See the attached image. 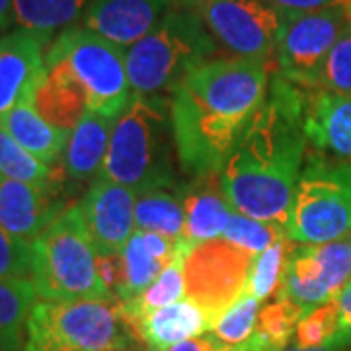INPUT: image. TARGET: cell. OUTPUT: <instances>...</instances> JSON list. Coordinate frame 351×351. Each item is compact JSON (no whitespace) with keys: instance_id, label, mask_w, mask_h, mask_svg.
I'll list each match as a JSON object with an SVG mask.
<instances>
[{"instance_id":"cell-33","label":"cell","mask_w":351,"mask_h":351,"mask_svg":"<svg viewBox=\"0 0 351 351\" xmlns=\"http://www.w3.org/2000/svg\"><path fill=\"white\" fill-rule=\"evenodd\" d=\"M311 92L351 94V27L336 41L320 64Z\"/></svg>"},{"instance_id":"cell-41","label":"cell","mask_w":351,"mask_h":351,"mask_svg":"<svg viewBox=\"0 0 351 351\" xmlns=\"http://www.w3.org/2000/svg\"><path fill=\"white\" fill-rule=\"evenodd\" d=\"M14 24V0H0V32Z\"/></svg>"},{"instance_id":"cell-6","label":"cell","mask_w":351,"mask_h":351,"mask_svg":"<svg viewBox=\"0 0 351 351\" xmlns=\"http://www.w3.org/2000/svg\"><path fill=\"white\" fill-rule=\"evenodd\" d=\"M131 341L137 339L119 301H39L22 351H110Z\"/></svg>"},{"instance_id":"cell-13","label":"cell","mask_w":351,"mask_h":351,"mask_svg":"<svg viewBox=\"0 0 351 351\" xmlns=\"http://www.w3.org/2000/svg\"><path fill=\"white\" fill-rule=\"evenodd\" d=\"M135 201L137 191L106 178H96L88 189L80 209L88 234L98 254H121L135 234Z\"/></svg>"},{"instance_id":"cell-29","label":"cell","mask_w":351,"mask_h":351,"mask_svg":"<svg viewBox=\"0 0 351 351\" xmlns=\"http://www.w3.org/2000/svg\"><path fill=\"white\" fill-rule=\"evenodd\" d=\"M0 176L32 186H55L49 164L25 151L4 127H0Z\"/></svg>"},{"instance_id":"cell-12","label":"cell","mask_w":351,"mask_h":351,"mask_svg":"<svg viewBox=\"0 0 351 351\" xmlns=\"http://www.w3.org/2000/svg\"><path fill=\"white\" fill-rule=\"evenodd\" d=\"M351 281V246L346 239L297 246L276 297L299 304L304 314L334 301Z\"/></svg>"},{"instance_id":"cell-18","label":"cell","mask_w":351,"mask_h":351,"mask_svg":"<svg viewBox=\"0 0 351 351\" xmlns=\"http://www.w3.org/2000/svg\"><path fill=\"white\" fill-rule=\"evenodd\" d=\"M304 133L320 152L351 162V94L306 90Z\"/></svg>"},{"instance_id":"cell-21","label":"cell","mask_w":351,"mask_h":351,"mask_svg":"<svg viewBox=\"0 0 351 351\" xmlns=\"http://www.w3.org/2000/svg\"><path fill=\"white\" fill-rule=\"evenodd\" d=\"M115 119L100 113L86 112L78 125L71 131V137L63 152V170L69 178L88 180L100 174L101 164L110 147V137Z\"/></svg>"},{"instance_id":"cell-20","label":"cell","mask_w":351,"mask_h":351,"mask_svg":"<svg viewBox=\"0 0 351 351\" xmlns=\"http://www.w3.org/2000/svg\"><path fill=\"white\" fill-rule=\"evenodd\" d=\"M182 201L186 209L184 240L189 248L199 242L221 239L225 234L234 209L226 199L219 172L197 176V180L193 182V186H189Z\"/></svg>"},{"instance_id":"cell-28","label":"cell","mask_w":351,"mask_h":351,"mask_svg":"<svg viewBox=\"0 0 351 351\" xmlns=\"http://www.w3.org/2000/svg\"><path fill=\"white\" fill-rule=\"evenodd\" d=\"M299 242L291 240L289 237L279 239L269 246L267 250L258 254L252 263L248 283H246V295H252L254 299L263 301L269 297H276L277 289L281 287L285 269H287L289 258L293 256V252L297 248Z\"/></svg>"},{"instance_id":"cell-42","label":"cell","mask_w":351,"mask_h":351,"mask_svg":"<svg viewBox=\"0 0 351 351\" xmlns=\"http://www.w3.org/2000/svg\"><path fill=\"white\" fill-rule=\"evenodd\" d=\"M205 0H168L170 6H174V10H199L201 4Z\"/></svg>"},{"instance_id":"cell-23","label":"cell","mask_w":351,"mask_h":351,"mask_svg":"<svg viewBox=\"0 0 351 351\" xmlns=\"http://www.w3.org/2000/svg\"><path fill=\"white\" fill-rule=\"evenodd\" d=\"M34 108L55 127L73 131L88 112L84 92L59 66H47L45 80L34 96Z\"/></svg>"},{"instance_id":"cell-17","label":"cell","mask_w":351,"mask_h":351,"mask_svg":"<svg viewBox=\"0 0 351 351\" xmlns=\"http://www.w3.org/2000/svg\"><path fill=\"white\" fill-rule=\"evenodd\" d=\"M215 318L191 299L168 304L131 322L133 338L147 351H166L211 332Z\"/></svg>"},{"instance_id":"cell-36","label":"cell","mask_w":351,"mask_h":351,"mask_svg":"<svg viewBox=\"0 0 351 351\" xmlns=\"http://www.w3.org/2000/svg\"><path fill=\"white\" fill-rule=\"evenodd\" d=\"M267 6H271L279 14L287 16H297V14L314 12V10H322L328 6H334L341 0H262Z\"/></svg>"},{"instance_id":"cell-19","label":"cell","mask_w":351,"mask_h":351,"mask_svg":"<svg viewBox=\"0 0 351 351\" xmlns=\"http://www.w3.org/2000/svg\"><path fill=\"white\" fill-rule=\"evenodd\" d=\"M184 244V239H170L156 232L135 230V234L121 250L123 283L115 299L125 302L151 287L164 269L178 258Z\"/></svg>"},{"instance_id":"cell-26","label":"cell","mask_w":351,"mask_h":351,"mask_svg":"<svg viewBox=\"0 0 351 351\" xmlns=\"http://www.w3.org/2000/svg\"><path fill=\"white\" fill-rule=\"evenodd\" d=\"M137 230L156 232L170 239H184L186 209L184 201L166 189H151L137 193L135 201Z\"/></svg>"},{"instance_id":"cell-4","label":"cell","mask_w":351,"mask_h":351,"mask_svg":"<svg viewBox=\"0 0 351 351\" xmlns=\"http://www.w3.org/2000/svg\"><path fill=\"white\" fill-rule=\"evenodd\" d=\"M32 283L43 301H115L98 271V252L80 203L32 242Z\"/></svg>"},{"instance_id":"cell-15","label":"cell","mask_w":351,"mask_h":351,"mask_svg":"<svg viewBox=\"0 0 351 351\" xmlns=\"http://www.w3.org/2000/svg\"><path fill=\"white\" fill-rule=\"evenodd\" d=\"M64 209L57 186H32L0 176V226L14 237L34 242Z\"/></svg>"},{"instance_id":"cell-9","label":"cell","mask_w":351,"mask_h":351,"mask_svg":"<svg viewBox=\"0 0 351 351\" xmlns=\"http://www.w3.org/2000/svg\"><path fill=\"white\" fill-rule=\"evenodd\" d=\"M350 27L351 0L314 12L287 16L276 51L277 75L302 90H311L320 64Z\"/></svg>"},{"instance_id":"cell-24","label":"cell","mask_w":351,"mask_h":351,"mask_svg":"<svg viewBox=\"0 0 351 351\" xmlns=\"http://www.w3.org/2000/svg\"><path fill=\"white\" fill-rule=\"evenodd\" d=\"M88 0H14V24L20 29L49 38L63 27H73L86 12Z\"/></svg>"},{"instance_id":"cell-39","label":"cell","mask_w":351,"mask_h":351,"mask_svg":"<svg viewBox=\"0 0 351 351\" xmlns=\"http://www.w3.org/2000/svg\"><path fill=\"white\" fill-rule=\"evenodd\" d=\"M283 351H351V336L346 332H338V336L332 339L326 346H320V348H299L297 343L295 346H289Z\"/></svg>"},{"instance_id":"cell-5","label":"cell","mask_w":351,"mask_h":351,"mask_svg":"<svg viewBox=\"0 0 351 351\" xmlns=\"http://www.w3.org/2000/svg\"><path fill=\"white\" fill-rule=\"evenodd\" d=\"M213 53L215 39L199 14L195 10H170L145 38L125 49L131 90L137 96L174 92Z\"/></svg>"},{"instance_id":"cell-40","label":"cell","mask_w":351,"mask_h":351,"mask_svg":"<svg viewBox=\"0 0 351 351\" xmlns=\"http://www.w3.org/2000/svg\"><path fill=\"white\" fill-rule=\"evenodd\" d=\"M237 351H281V350H277L276 346L267 343V341L260 338L258 334H254V336H252V339H248L244 346L237 348Z\"/></svg>"},{"instance_id":"cell-14","label":"cell","mask_w":351,"mask_h":351,"mask_svg":"<svg viewBox=\"0 0 351 351\" xmlns=\"http://www.w3.org/2000/svg\"><path fill=\"white\" fill-rule=\"evenodd\" d=\"M49 38L16 29L0 38V121L34 96L45 80V47Z\"/></svg>"},{"instance_id":"cell-44","label":"cell","mask_w":351,"mask_h":351,"mask_svg":"<svg viewBox=\"0 0 351 351\" xmlns=\"http://www.w3.org/2000/svg\"><path fill=\"white\" fill-rule=\"evenodd\" d=\"M346 240L350 242V246H351V234H348V237H346Z\"/></svg>"},{"instance_id":"cell-11","label":"cell","mask_w":351,"mask_h":351,"mask_svg":"<svg viewBox=\"0 0 351 351\" xmlns=\"http://www.w3.org/2000/svg\"><path fill=\"white\" fill-rule=\"evenodd\" d=\"M254 258L223 237L191 246L184 258L186 297L217 318L246 291Z\"/></svg>"},{"instance_id":"cell-25","label":"cell","mask_w":351,"mask_h":351,"mask_svg":"<svg viewBox=\"0 0 351 351\" xmlns=\"http://www.w3.org/2000/svg\"><path fill=\"white\" fill-rule=\"evenodd\" d=\"M32 281H0V351H22L25 324L36 304Z\"/></svg>"},{"instance_id":"cell-3","label":"cell","mask_w":351,"mask_h":351,"mask_svg":"<svg viewBox=\"0 0 351 351\" xmlns=\"http://www.w3.org/2000/svg\"><path fill=\"white\" fill-rule=\"evenodd\" d=\"M174 151L170 101L164 96L133 94L125 112L113 123L98 176L137 193L168 189L174 184Z\"/></svg>"},{"instance_id":"cell-16","label":"cell","mask_w":351,"mask_h":351,"mask_svg":"<svg viewBox=\"0 0 351 351\" xmlns=\"http://www.w3.org/2000/svg\"><path fill=\"white\" fill-rule=\"evenodd\" d=\"M168 8V0H90L84 27L129 49L160 22Z\"/></svg>"},{"instance_id":"cell-7","label":"cell","mask_w":351,"mask_h":351,"mask_svg":"<svg viewBox=\"0 0 351 351\" xmlns=\"http://www.w3.org/2000/svg\"><path fill=\"white\" fill-rule=\"evenodd\" d=\"M47 66H59L84 92L88 112L117 119L133 98L125 49L86 27H69L45 53Z\"/></svg>"},{"instance_id":"cell-34","label":"cell","mask_w":351,"mask_h":351,"mask_svg":"<svg viewBox=\"0 0 351 351\" xmlns=\"http://www.w3.org/2000/svg\"><path fill=\"white\" fill-rule=\"evenodd\" d=\"M338 332L339 311L338 302L334 299L302 316L295 332V343L299 348H320L330 343L338 336Z\"/></svg>"},{"instance_id":"cell-32","label":"cell","mask_w":351,"mask_h":351,"mask_svg":"<svg viewBox=\"0 0 351 351\" xmlns=\"http://www.w3.org/2000/svg\"><path fill=\"white\" fill-rule=\"evenodd\" d=\"M283 237H287L283 225L250 219L239 211H232L225 234H223V239L237 244L242 250L250 252L254 256L265 252Z\"/></svg>"},{"instance_id":"cell-1","label":"cell","mask_w":351,"mask_h":351,"mask_svg":"<svg viewBox=\"0 0 351 351\" xmlns=\"http://www.w3.org/2000/svg\"><path fill=\"white\" fill-rule=\"evenodd\" d=\"M304 104L306 90L271 75L265 100L219 170L234 211L285 226L308 143Z\"/></svg>"},{"instance_id":"cell-30","label":"cell","mask_w":351,"mask_h":351,"mask_svg":"<svg viewBox=\"0 0 351 351\" xmlns=\"http://www.w3.org/2000/svg\"><path fill=\"white\" fill-rule=\"evenodd\" d=\"M260 302L262 301L254 299L252 295L242 293L239 301L232 302L225 313L215 318L211 334L228 348L244 346L256 334Z\"/></svg>"},{"instance_id":"cell-38","label":"cell","mask_w":351,"mask_h":351,"mask_svg":"<svg viewBox=\"0 0 351 351\" xmlns=\"http://www.w3.org/2000/svg\"><path fill=\"white\" fill-rule=\"evenodd\" d=\"M336 302L339 311V332H346L351 336V281L339 291Z\"/></svg>"},{"instance_id":"cell-27","label":"cell","mask_w":351,"mask_h":351,"mask_svg":"<svg viewBox=\"0 0 351 351\" xmlns=\"http://www.w3.org/2000/svg\"><path fill=\"white\" fill-rule=\"evenodd\" d=\"M186 242V240H184ZM189 246L184 244V248L180 250L178 258L164 269L160 277L152 283L151 287H147L135 299H129L125 302H119L121 313L125 316L127 324L135 322L137 318L145 314L164 308L168 304L182 301L186 297V277H184V258L188 254Z\"/></svg>"},{"instance_id":"cell-37","label":"cell","mask_w":351,"mask_h":351,"mask_svg":"<svg viewBox=\"0 0 351 351\" xmlns=\"http://www.w3.org/2000/svg\"><path fill=\"white\" fill-rule=\"evenodd\" d=\"M166 351H237V348H228V346L221 343L219 339L215 338L211 332H207L199 338L182 341V343H178V346Z\"/></svg>"},{"instance_id":"cell-43","label":"cell","mask_w":351,"mask_h":351,"mask_svg":"<svg viewBox=\"0 0 351 351\" xmlns=\"http://www.w3.org/2000/svg\"><path fill=\"white\" fill-rule=\"evenodd\" d=\"M110 351H138V350L135 348V343L131 341V343H127V346H123V348H117V350H110Z\"/></svg>"},{"instance_id":"cell-35","label":"cell","mask_w":351,"mask_h":351,"mask_svg":"<svg viewBox=\"0 0 351 351\" xmlns=\"http://www.w3.org/2000/svg\"><path fill=\"white\" fill-rule=\"evenodd\" d=\"M32 279V242L0 226V281Z\"/></svg>"},{"instance_id":"cell-2","label":"cell","mask_w":351,"mask_h":351,"mask_svg":"<svg viewBox=\"0 0 351 351\" xmlns=\"http://www.w3.org/2000/svg\"><path fill=\"white\" fill-rule=\"evenodd\" d=\"M269 63L225 57L195 66L170 101L176 154L189 174L223 168L267 96Z\"/></svg>"},{"instance_id":"cell-31","label":"cell","mask_w":351,"mask_h":351,"mask_svg":"<svg viewBox=\"0 0 351 351\" xmlns=\"http://www.w3.org/2000/svg\"><path fill=\"white\" fill-rule=\"evenodd\" d=\"M302 316H304V311L299 304H295L285 297H276L258 314L256 334L267 343L276 346L277 350L283 351L287 348L291 336L297 332Z\"/></svg>"},{"instance_id":"cell-22","label":"cell","mask_w":351,"mask_h":351,"mask_svg":"<svg viewBox=\"0 0 351 351\" xmlns=\"http://www.w3.org/2000/svg\"><path fill=\"white\" fill-rule=\"evenodd\" d=\"M0 127H4L25 151L49 166L59 162L71 137V131L55 127L45 117H41L34 108V101H24L16 106L0 121Z\"/></svg>"},{"instance_id":"cell-10","label":"cell","mask_w":351,"mask_h":351,"mask_svg":"<svg viewBox=\"0 0 351 351\" xmlns=\"http://www.w3.org/2000/svg\"><path fill=\"white\" fill-rule=\"evenodd\" d=\"M197 14L232 57L262 63L276 57L287 20L262 0H205Z\"/></svg>"},{"instance_id":"cell-8","label":"cell","mask_w":351,"mask_h":351,"mask_svg":"<svg viewBox=\"0 0 351 351\" xmlns=\"http://www.w3.org/2000/svg\"><path fill=\"white\" fill-rule=\"evenodd\" d=\"M285 232L299 244H324L351 234V162L308 156L293 193Z\"/></svg>"}]
</instances>
